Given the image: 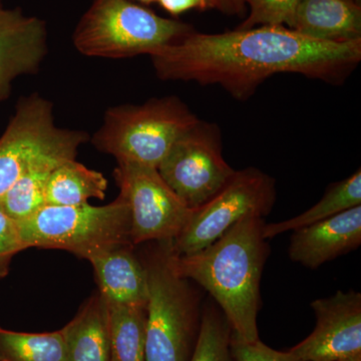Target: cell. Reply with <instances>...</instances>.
<instances>
[{"instance_id":"cell-6","label":"cell","mask_w":361,"mask_h":361,"mask_svg":"<svg viewBox=\"0 0 361 361\" xmlns=\"http://www.w3.org/2000/svg\"><path fill=\"white\" fill-rule=\"evenodd\" d=\"M199 118L177 97L113 106L92 137V144L118 163L158 169L175 142Z\"/></svg>"},{"instance_id":"cell-26","label":"cell","mask_w":361,"mask_h":361,"mask_svg":"<svg viewBox=\"0 0 361 361\" xmlns=\"http://www.w3.org/2000/svg\"><path fill=\"white\" fill-rule=\"evenodd\" d=\"M161 8L173 16L198 9L204 11L214 8V0H158Z\"/></svg>"},{"instance_id":"cell-23","label":"cell","mask_w":361,"mask_h":361,"mask_svg":"<svg viewBox=\"0 0 361 361\" xmlns=\"http://www.w3.org/2000/svg\"><path fill=\"white\" fill-rule=\"evenodd\" d=\"M300 0H246L250 13L239 30L256 25H287L290 28Z\"/></svg>"},{"instance_id":"cell-7","label":"cell","mask_w":361,"mask_h":361,"mask_svg":"<svg viewBox=\"0 0 361 361\" xmlns=\"http://www.w3.org/2000/svg\"><path fill=\"white\" fill-rule=\"evenodd\" d=\"M276 201V185L256 168L236 171L211 200L195 209L183 231L173 240L176 255H188L210 245L249 214L265 218Z\"/></svg>"},{"instance_id":"cell-24","label":"cell","mask_w":361,"mask_h":361,"mask_svg":"<svg viewBox=\"0 0 361 361\" xmlns=\"http://www.w3.org/2000/svg\"><path fill=\"white\" fill-rule=\"evenodd\" d=\"M230 348L234 361H303L290 351L282 353L266 345L259 339L246 342L231 334Z\"/></svg>"},{"instance_id":"cell-31","label":"cell","mask_w":361,"mask_h":361,"mask_svg":"<svg viewBox=\"0 0 361 361\" xmlns=\"http://www.w3.org/2000/svg\"><path fill=\"white\" fill-rule=\"evenodd\" d=\"M357 1L360 2V0H357Z\"/></svg>"},{"instance_id":"cell-27","label":"cell","mask_w":361,"mask_h":361,"mask_svg":"<svg viewBox=\"0 0 361 361\" xmlns=\"http://www.w3.org/2000/svg\"><path fill=\"white\" fill-rule=\"evenodd\" d=\"M245 6L246 0H214V8L229 16L243 13Z\"/></svg>"},{"instance_id":"cell-22","label":"cell","mask_w":361,"mask_h":361,"mask_svg":"<svg viewBox=\"0 0 361 361\" xmlns=\"http://www.w3.org/2000/svg\"><path fill=\"white\" fill-rule=\"evenodd\" d=\"M232 329L215 305L202 308L200 332L190 361H234L230 341Z\"/></svg>"},{"instance_id":"cell-3","label":"cell","mask_w":361,"mask_h":361,"mask_svg":"<svg viewBox=\"0 0 361 361\" xmlns=\"http://www.w3.org/2000/svg\"><path fill=\"white\" fill-rule=\"evenodd\" d=\"M171 242H157L148 273L146 361H190L200 332L201 298L172 263Z\"/></svg>"},{"instance_id":"cell-14","label":"cell","mask_w":361,"mask_h":361,"mask_svg":"<svg viewBox=\"0 0 361 361\" xmlns=\"http://www.w3.org/2000/svg\"><path fill=\"white\" fill-rule=\"evenodd\" d=\"M132 247H116L89 261L94 267L99 293L106 302L147 307L148 273Z\"/></svg>"},{"instance_id":"cell-2","label":"cell","mask_w":361,"mask_h":361,"mask_svg":"<svg viewBox=\"0 0 361 361\" xmlns=\"http://www.w3.org/2000/svg\"><path fill=\"white\" fill-rule=\"evenodd\" d=\"M265 224L264 218L249 214L201 250L180 256L172 250L176 272L209 292L232 334L246 342L260 339L261 278L270 253L263 235Z\"/></svg>"},{"instance_id":"cell-13","label":"cell","mask_w":361,"mask_h":361,"mask_svg":"<svg viewBox=\"0 0 361 361\" xmlns=\"http://www.w3.org/2000/svg\"><path fill=\"white\" fill-rule=\"evenodd\" d=\"M361 244V205L300 229L294 230L289 257L316 269L324 263L355 250Z\"/></svg>"},{"instance_id":"cell-29","label":"cell","mask_w":361,"mask_h":361,"mask_svg":"<svg viewBox=\"0 0 361 361\" xmlns=\"http://www.w3.org/2000/svg\"><path fill=\"white\" fill-rule=\"evenodd\" d=\"M133 1L140 2V4L149 6V4H154V2H158V0H133Z\"/></svg>"},{"instance_id":"cell-4","label":"cell","mask_w":361,"mask_h":361,"mask_svg":"<svg viewBox=\"0 0 361 361\" xmlns=\"http://www.w3.org/2000/svg\"><path fill=\"white\" fill-rule=\"evenodd\" d=\"M193 26L161 18L133 0H92L73 42L90 58L128 59L149 54L194 32Z\"/></svg>"},{"instance_id":"cell-19","label":"cell","mask_w":361,"mask_h":361,"mask_svg":"<svg viewBox=\"0 0 361 361\" xmlns=\"http://www.w3.org/2000/svg\"><path fill=\"white\" fill-rule=\"evenodd\" d=\"M361 204V170L329 188L322 200L305 212L279 223L265 224L263 235L266 239L274 238L285 232L294 231L320 221L329 219L337 214Z\"/></svg>"},{"instance_id":"cell-15","label":"cell","mask_w":361,"mask_h":361,"mask_svg":"<svg viewBox=\"0 0 361 361\" xmlns=\"http://www.w3.org/2000/svg\"><path fill=\"white\" fill-rule=\"evenodd\" d=\"M291 30L324 42L361 39V6L357 0H300Z\"/></svg>"},{"instance_id":"cell-16","label":"cell","mask_w":361,"mask_h":361,"mask_svg":"<svg viewBox=\"0 0 361 361\" xmlns=\"http://www.w3.org/2000/svg\"><path fill=\"white\" fill-rule=\"evenodd\" d=\"M61 330L68 361H111L108 303L99 292Z\"/></svg>"},{"instance_id":"cell-5","label":"cell","mask_w":361,"mask_h":361,"mask_svg":"<svg viewBox=\"0 0 361 361\" xmlns=\"http://www.w3.org/2000/svg\"><path fill=\"white\" fill-rule=\"evenodd\" d=\"M25 249H59L87 261L121 246H133L132 218L123 197L108 205H44L16 222Z\"/></svg>"},{"instance_id":"cell-30","label":"cell","mask_w":361,"mask_h":361,"mask_svg":"<svg viewBox=\"0 0 361 361\" xmlns=\"http://www.w3.org/2000/svg\"><path fill=\"white\" fill-rule=\"evenodd\" d=\"M1 4H2V0H0V7H2Z\"/></svg>"},{"instance_id":"cell-12","label":"cell","mask_w":361,"mask_h":361,"mask_svg":"<svg viewBox=\"0 0 361 361\" xmlns=\"http://www.w3.org/2000/svg\"><path fill=\"white\" fill-rule=\"evenodd\" d=\"M47 54L44 21L0 7V102L11 96L16 78L39 71Z\"/></svg>"},{"instance_id":"cell-25","label":"cell","mask_w":361,"mask_h":361,"mask_svg":"<svg viewBox=\"0 0 361 361\" xmlns=\"http://www.w3.org/2000/svg\"><path fill=\"white\" fill-rule=\"evenodd\" d=\"M26 250L16 221L0 210V279L6 276L13 258Z\"/></svg>"},{"instance_id":"cell-10","label":"cell","mask_w":361,"mask_h":361,"mask_svg":"<svg viewBox=\"0 0 361 361\" xmlns=\"http://www.w3.org/2000/svg\"><path fill=\"white\" fill-rule=\"evenodd\" d=\"M114 177L129 204L133 245L177 238L193 211L168 186L158 169L121 161Z\"/></svg>"},{"instance_id":"cell-9","label":"cell","mask_w":361,"mask_h":361,"mask_svg":"<svg viewBox=\"0 0 361 361\" xmlns=\"http://www.w3.org/2000/svg\"><path fill=\"white\" fill-rule=\"evenodd\" d=\"M87 141V133L56 127L51 102L37 94L23 97L0 137V197L40 157Z\"/></svg>"},{"instance_id":"cell-8","label":"cell","mask_w":361,"mask_h":361,"mask_svg":"<svg viewBox=\"0 0 361 361\" xmlns=\"http://www.w3.org/2000/svg\"><path fill=\"white\" fill-rule=\"evenodd\" d=\"M158 172L193 211L211 200L236 170L223 157L219 128L199 120L175 142Z\"/></svg>"},{"instance_id":"cell-20","label":"cell","mask_w":361,"mask_h":361,"mask_svg":"<svg viewBox=\"0 0 361 361\" xmlns=\"http://www.w3.org/2000/svg\"><path fill=\"white\" fill-rule=\"evenodd\" d=\"M108 312L111 361H146L147 307L108 303Z\"/></svg>"},{"instance_id":"cell-1","label":"cell","mask_w":361,"mask_h":361,"mask_svg":"<svg viewBox=\"0 0 361 361\" xmlns=\"http://www.w3.org/2000/svg\"><path fill=\"white\" fill-rule=\"evenodd\" d=\"M149 56L161 80L220 85L235 99L245 101L277 73L339 84L361 61V39L324 42L282 25L216 35L194 30Z\"/></svg>"},{"instance_id":"cell-28","label":"cell","mask_w":361,"mask_h":361,"mask_svg":"<svg viewBox=\"0 0 361 361\" xmlns=\"http://www.w3.org/2000/svg\"><path fill=\"white\" fill-rule=\"evenodd\" d=\"M341 361H361V353L360 355L348 356V357L343 358Z\"/></svg>"},{"instance_id":"cell-21","label":"cell","mask_w":361,"mask_h":361,"mask_svg":"<svg viewBox=\"0 0 361 361\" xmlns=\"http://www.w3.org/2000/svg\"><path fill=\"white\" fill-rule=\"evenodd\" d=\"M0 361H68L63 330L27 334L0 327Z\"/></svg>"},{"instance_id":"cell-18","label":"cell","mask_w":361,"mask_h":361,"mask_svg":"<svg viewBox=\"0 0 361 361\" xmlns=\"http://www.w3.org/2000/svg\"><path fill=\"white\" fill-rule=\"evenodd\" d=\"M106 189L108 180L101 172L71 159L63 161L49 176L45 187V205L75 206L92 198L103 200Z\"/></svg>"},{"instance_id":"cell-17","label":"cell","mask_w":361,"mask_h":361,"mask_svg":"<svg viewBox=\"0 0 361 361\" xmlns=\"http://www.w3.org/2000/svg\"><path fill=\"white\" fill-rule=\"evenodd\" d=\"M78 146L65 147L40 157L0 197V210L20 222L45 205V187L52 171L63 161L75 159Z\"/></svg>"},{"instance_id":"cell-11","label":"cell","mask_w":361,"mask_h":361,"mask_svg":"<svg viewBox=\"0 0 361 361\" xmlns=\"http://www.w3.org/2000/svg\"><path fill=\"white\" fill-rule=\"evenodd\" d=\"M316 317L310 336L291 353L303 361H341L361 353V294L349 290L316 299L311 303Z\"/></svg>"}]
</instances>
